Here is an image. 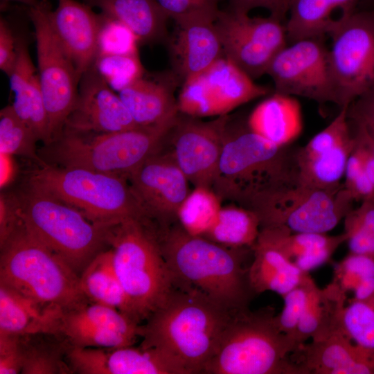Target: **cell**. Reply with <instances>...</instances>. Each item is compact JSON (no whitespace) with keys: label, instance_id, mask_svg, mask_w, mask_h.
<instances>
[{"label":"cell","instance_id":"f546056e","mask_svg":"<svg viewBox=\"0 0 374 374\" xmlns=\"http://www.w3.org/2000/svg\"><path fill=\"white\" fill-rule=\"evenodd\" d=\"M247 122L251 131L278 146L290 145L303 129L297 100L275 91L253 109Z\"/></svg>","mask_w":374,"mask_h":374},{"label":"cell","instance_id":"f5cc1de1","mask_svg":"<svg viewBox=\"0 0 374 374\" xmlns=\"http://www.w3.org/2000/svg\"><path fill=\"white\" fill-rule=\"evenodd\" d=\"M357 8L374 10V0H361Z\"/></svg>","mask_w":374,"mask_h":374},{"label":"cell","instance_id":"7402d4cb","mask_svg":"<svg viewBox=\"0 0 374 374\" xmlns=\"http://www.w3.org/2000/svg\"><path fill=\"white\" fill-rule=\"evenodd\" d=\"M292 359L302 374H374V348L355 343L344 329L305 343Z\"/></svg>","mask_w":374,"mask_h":374},{"label":"cell","instance_id":"f907efd6","mask_svg":"<svg viewBox=\"0 0 374 374\" xmlns=\"http://www.w3.org/2000/svg\"><path fill=\"white\" fill-rule=\"evenodd\" d=\"M344 220L356 224L374 235V204L366 202L357 210H350Z\"/></svg>","mask_w":374,"mask_h":374},{"label":"cell","instance_id":"ba28073f","mask_svg":"<svg viewBox=\"0 0 374 374\" xmlns=\"http://www.w3.org/2000/svg\"><path fill=\"white\" fill-rule=\"evenodd\" d=\"M28 184L78 210L91 221L113 226L128 219H150L125 176L43 162Z\"/></svg>","mask_w":374,"mask_h":374},{"label":"cell","instance_id":"3957f363","mask_svg":"<svg viewBox=\"0 0 374 374\" xmlns=\"http://www.w3.org/2000/svg\"><path fill=\"white\" fill-rule=\"evenodd\" d=\"M296 150L265 140L247 122L231 128L228 118L211 189L221 201L253 211L276 193L298 183Z\"/></svg>","mask_w":374,"mask_h":374},{"label":"cell","instance_id":"f6af8a7d","mask_svg":"<svg viewBox=\"0 0 374 374\" xmlns=\"http://www.w3.org/2000/svg\"><path fill=\"white\" fill-rule=\"evenodd\" d=\"M350 125L374 137V89L360 96L347 108Z\"/></svg>","mask_w":374,"mask_h":374},{"label":"cell","instance_id":"836d02e7","mask_svg":"<svg viewBox=\"0 0 374 374\" xmlns=\"http://www.w3.org/2000/svg\"><path fill=\"white\" fill-rule=\"evenodd\" d=\"M21 374H71L66 362L68 344L60 336L37 333L19 336Z\"/></svg>","mask_w":374,"mask_h":374},{"label":"cell","instance_id":"d6986e66","mask_svg":"<svg viewBox=\"0 0 374 374\" xmlns=\"http://www.w3.org/2000/svg\"><path fill=\"white\" fill-rule=\"evenodd\" d=\"M136 126L139 125L118 94L109 87L92 65L81 77L75 103L62 131L101 134Z\"/></svg>","mask_w":374,"mask_h":374},{"label":"cell","instance_id":"ab89813d","mask_svg":"<svg viewBox=\"0 0 374 374\" xmlns=\"http://www.w3.org/2000/svg\"><path fill=\"white\" fill-rule=\"evenodd\" d=\"M342 323L353 341L374 348V294L364 300L350 299L344 308Z\"/></svg>","mask_w":374,"mask_h":374},{"label":"cell","instance_id":"277c9868","mask_svg":"<svg viewBox=\"0 0 374 374\" xmlns=\"http://www.w3.org/2000/svg\"><path fill=\"white\" fill-rule=\"evenodd\" d=\"M158 229L152 220L132 218L112 226L108 233L114 269L139 323L164 302L174 286Z\"/></svg>","mask_w":374,"mask_h":374},{"label":"cell","instance_id":"ac0fdd59","mask_svg":"<svg viewBox=\"0 0 374 374\" xmlns=\"http://www.w3.org/2000/svg\"><path fill=\"white\" fill-rule=\"evenodd\" d=\"M142 330L141 323L119 310L89 303L62 312L56 335L72 347L118 348L133 346L141 339Z\"/></svg>","mask_w":374,"mask_h":374},{"label":"cell","instance_id":"c3c4849f","mask_svg":"<svg viewBox=\"0 0 374 374\" xmlns=\"http://www.w3.org/2000/svg\"><path fill=\"white\" fill-rule=\"evenodd\" d=\"M19 42L14 35L8 23L0 19V69L10 76L15 66L18 56Z\"/></svg>","mask_w":374,"mask_h":374},{"label":"cell","instance_id":"e575fe53","mask_svg":"<svg viewBox=\"0 0 374 374\" xmlns=\"http://www.w3.org/2000/svg\"><path fill=\"white\" fill-rule=\"evenodd\" d=\"M355 145L354 136L314 157L297 159L298 182L312 187H340L348 159Z\"/></svg>","mask_w":374,"mask_h":374},{"label":"cell","instance_id":"1f68e13d","mask_svg":"<svg viewBox=\"0 0 374 374\" xmlns=\"http://www.w3.org/2000/svg\"><path fill=\"white\" fill-rule=\"evenodd\" d=\"M252 249L249 279L256 295L271 291L283 296L297 286L307 274L267 243L257 240Z\"/></svg>","mask_w":374,"mask_h":374},{"label":"cell","instance_id":"4316f807","mask_svg":"<svg viewBox=\"0 0 374 374\" xmlns=\"http://www.w3.org/2000/svg\"><path fill=\"white\" fill-rule=\"evenodd\" d=\"M361 0H294L285 23L288 44L333 34Z\"/></svg>","mask_w":374,"mask_h":374},{"label":"cell","instance_id":"ee69618b","mask_svg":"<svg viewBox=\"0 0 374 374\" xmlns=\"http://www.w3.org/2000/svg\"><path fill=\"white\" fill-rule=\"evenodd\" d=\"M172 20L197 16H217L222 0H154Z\"/></svg>","mask_w":374,"mask_h":374},{"label":"cell","instance_id":"7dc6e473","mask_svg":"<svg viewBox=\"0 0 374 374\" xmlns=\"http://www.w3.org/2000/svg\"><path fill=\"white\" fill-rule=\"evenodd\" d=\"M293 1L294 0H229V8L244 14H249L255 8H264L269 12V15L284 21Z\"/></svg>","mask_w":374,"mask_h":374},{"label":"cell","instance_id":"52a82bcc","mask_svg":"<svg viewBox=\"0 0 374 374\" xmlns=\"http://www.w3.org/2000/svg\"><path fill=\"white\" fill-rule=\"evenodd\" d=\"M0 248V283L63 312L90 303L81 289L80 276L31 235L20 219Z\"/></svg>","mask_w":374,"mask_h":374},{"label":"cell","instance_id":"8fae6325","mask_svg":"<svg viewBox=\"0 0 374 374\" xmlns=\"http://www.w3.org/2000/svg\"><path fill=\"white\" fill-rule=\"evenodd\" d=\"M353 199L343 184L323 189L298 182L276 193L253 211L260 228L282 226L292 232L327 233L349 213Z\"/></svg>","mask_w":374,"mask_h":374},{"label":"cell","instance_id":"4fadbf2b","mask_svg":"<svg viewBox=\"0 0 374 374\" xmlns=\"http://www.w3.org/2000/svg\"><path fill=\"white\" fill-rule=\"evenodd\" d=\"M179 112L196 118L219 117L270 93L225 56L181 84Z\"/></svg>","mask_w":374,"mask_h":374},{"label":"cell","instance_id":"83f0119b","mask_svg":"<svg viewBox=\"0 0 374 374\" xmlns=\"http://www.w3.org/2000/svg\"><path fill=\"white\" fill-rule=\"evenodd\" d=\"M346 301V293L333 280L323 288L313 283L294 338L297 350L310 339H321L344 329Z\"/></svg>","mask_w":374,"mask_h":374},{"label":"cell","instance_id":"7bdbcfd3","mask_svg":"<svg viewBox=\"0 0 374 374\" xmlns=\"http://www.w3.org/2000/svg\"><path fill=\"white\" fill-rule=\"evenodd\" d=\"M371 277H374V258L349 253L335 266L333 280L347 293Z\"/></svg>","mask_w":374,"mask_h":374},{"label":"cell","instance_id":"d4e9b609","mask_svg":"<svg viewBox=\"0 0 374 374\" xmlns=\"http://www.w3.org/2000/svg\"><path fill=\"white\" fill-rule=\"evenodd\" d=\"M278 250L302 271L310 273L328 262L339 247L346 242L344 233L292 232L282 226L261 227L258 239Z\"/></svg>","mask_w":374,"mask_h":374},{"label":"cell","instance_id":"f1b7e54d","mask_svg":"<svg viewBox=\"0 0 374 374\" xmlns=\"http://www.w3.org/2000/svg\"><path fill=\"white\" fill-rule=\"evenodd\" d=\"M62 312L0 283V335H56Z\"/></svg>","mask_w":374,"mask_h":374},{"label":"cell","instance_id":"f35d334b","mask_svg":"<svg viewBox=\"0 0 374 374\" xmlns=\"http://www.w3.org/2000/svg\"><path fill=\"white\" fill-rule=\"evenodd\" d=\"M93 66L109 87L118 93L145 73L139 54L97 56Z\"/></svg>","mask_w":374,"mask_h":374},{"label":"cell","instance_id":"7c38bea8","mask_svg":"<svg viewBox=\"0 0 374 374\" xmlns=\"http://www.w3.org/2000/svg\"><path fill=\"white\" fill-rule=\"evenodd\" d=\"M330 37L335 104L341 108L374 89V10L357 8Z\"/></svg>","mask_w":374,"mask_h":374},{"label":"cell","instance_id":"4dcf8cb0","mask_svg":"<svg viewBox=\"0 0 374 374\" xmlns=\"http://www.w3.org/2000/svg\"><path fill=\"white\" fill-rule=\"evenodd\" d=\"M107 17L119 21L137 37L140 44L166 42L170 19L154 0H86Z\"/></svg>","mask_w":374,"mask_h":374},{"label":"cell","instance_id":"db71d44e","mask_svg":"<svg viewBox=\"0 0 374 374\" xmlns=\"http://www.w3.org/2000/svg\"><path fill=\"white\" fill-rule=\"evenodd\" d=\"M3 2L17 1L27 5L28 7L36 4L39 0H1Z\"/></svg>","mask_w":374,"mask_h":374},{"label":"cell","instance_id":"d6a6232c","mask_svg":"<svg viewBox=\"0 0 374 374\" xmlns=\"http://www.w3.org/2000/svg\"><path fill=\"white\" fill-rule=\"evenodd\" d=\"M80 282L90 303L114 308L134 320L127 296L114 269L110 248L93 259L80 274Z\"/></svg>","mask_w":374,"mask_h":374},{"label":"cell","instance_id":"74e56055","mask_svg":"<svg viewBox=\"0 0 374 374\" xmlns=\"http://www.w3.org/2000/svg\"><path fill=\"white\" fill-rule=\"evenodd\" d=\"M38 139L33 130L8 105L0 112V152L6 156H21L37 165L44 161L37 151Z\"/></svg>","mask_w":374,"mask_h":374},{"label":"cell","instance_id":"5bb4252c","mask_svg":"<svg viewBox=\"0 0 374 374\" xmlns=\"http://www.w3.org/2000/svg\"><path fill=\"white\" fill-rule=\"evenodd\" d=\"M224 56L255 80L266 75L274 56L287 44L284 21L220 10L215 21Z\"/></svg>","mask_w":374,"mask_h":374},{"label":"cell","instance_id":"ffe728a7","mask_svg":"<svg viewBox=\"0 0 374 374\" xmlns=\"http://www.w3.org/2000/svg\"><path fill=\"white\" fill-rule=\"evenodd\" d=\"M71 374H188L179 363L154 348H78L69 346Z\"/></svg>","mask_w":374,"mask_h":374},{"label":"cell","instance_id":"bcb514c9","mask_svg":"<svg viewBox=\"0 0 374 374\" xmlns=\"http://www.w3.org/2000/svg\"><path fill=\"white\" fill-rule=\"evenodd\" d=\"M21 368L19 336L0 335V374L21 373Z\"/></svg>","mask_w":374,"mask_h":374},{"label":"cell","instance_id":"30bf717a","mask_svg":"<svg viewBox=\"0 0 374 374\" xmlns=\"http://www.w3.org/2000/svg\"><path fill=\"white\" fill-rule=\"evenodd\" d=\"M47 0L29 6L36 41L37 71L51 142L62 133L78 96L81 76L57 40L50 24Z\"/></svg>","mask_w":374,"mask_h":374},{"label":"cell","instance_id":"603a6c76","mask_svg":"<svg viewBox=\"0 0 374 374\" xmlns=\"http://www.w3.org/2000/svg\"><path fill=\"white\" fill-rule=\"evenodd\" d=\"M51 28L62 47L82 77L93 64L97 55L102 14L88 4L75 0H57L49 11Z\"/></svg>","mask_w":374,"mask_h":374},{"label":"cell","instance_id":"5b68a950","mask_svg":"<svg viewBox=\"0 0 374 374\" xmlns=\"http://www.w3.org/2000/svg\"><path fill=\"white\" fill-rule=\"evenodd\" d=\"M271 306L236 311L203 374H302L294 342L279 329Z\"/></svg>","mask_w":374,"mask_h":374},{"label":"cell","instance_id":"816d5d0a","mask_svg":"<svg viewBox=\"0 0 374 374\" xmlns=\"http://www.w3.org/2000/svg\"><path fill=\"white\" fill-rule=\"evenodd\" d=\"M353 300H364L374 294V277L366 278L361 282L353 291Z\"/></svg>","mask_w":374,"mask_h":374},{"label":"cell","instance_id":"7a4b0ae2","mask_svg":"<svg viewBox=\"0 0 374 374\" xmlns=\"http://www.w3.org/2000/svg\"><path fill=\"white\" fill-rule=\"evenodd\" d=\"M158 238L174 284L199 290L220 305L249 308L256 295L246 257L252 248H233L187 233L178 223L161 226Z\"/></svg>","mask_w":374,"mask_h":374},{"label":"cell","instance_id":"e0dca14e","mask_svg":"<svg viewBox=\"0 0 374 374\" xmlns=\"http://www.w3.org/2000/svg\"><path fill=\"white\" fill-rule=\"evenodd\" d=\"M148 215L161 226L177 222V212L190 192L189 181L169 151L161 149L127 177Z\"/></svg>","mask_w":374,"mask_h":374},{"label":"cell","instance_id":"d590c367","mask_svg":"<svg viewBox=\"0 0 374 374\" xmlns=\"http://www.w3.org/2000/svg\"><path fill=\"white\" fill-rule=\"evenodd\" d=\"M260 231V221L256 212L233 204L222 206L215 222L203 237L229 247L252 248Z\"/></svg>","mask_w":374,"mask_h":374},{"label":"cell","instance_id":"b9f144b4","mask_svg":"<svg viewBox=\"0 0 374 374\" xmlns=\"http://www.w3.org/2000/svg\"><path fill=\"white\" fill-rule=\"evenodd\" d=\"M314 282L310 273H307L297 286L282 296L284 305L276 315V323L281 332L294 342L297 326Z\"/></svg>","mask_w":374,"mask_h":374},{"label":"cell","instance_id":"9a60e30c","mask_svg":"<svg viewBox=\"0 0 374 374\" xmlns=\"http://www.w3.org/2000/svg\"><path fill=\"white\" fill-rule=\"evenodd\" d=\"M274 91L310 99L319 105L335 103L329 49L323 37L287 44L273 58L267 71Z\"/></svg>","mask_w":374,"mask_h":374},{"label":"cell","instance_id":"8d00e7d4","mask_svg":"<svg viewBox=\"0 0 374 374\" xmlns=\"http://www.w3.org/2000/svg\"><path fill=\"white\" fill-rule=\"evenodd\" d=\"M221 199L210 188L194 187L177 212V222L189 234L204 236L215 222Z\"/></svg>","mask_w":374,"mask_h":374},{"label":"cell","instance_id":"2e32d148","mask_svg":"<svg viewBox=\"0 0 374 374\" xmlns=\"http://www.w3.org/2000/svg\"><path fill=\"white\" fill-rule=\"evenodd\" d=\"M229 115L204 121L179 113L168 150L194 187L211 188L221 156Z\"/></svg>","mask_w":374,"mask_h":374},{"label":"cell","instance_id":"6da1fadb","mask_svg":"<svg viewBox=\"0 0 374 374\" xmlns=\"http://www.w3.org/2000/svg\"><path fill=\"white\" fill-rule=\"evenodd\" d=\"M235 312L197 290L174 284L164 302L142 324L140 346L162 351L188 374H202Z\"/></svg>","mask_w":374,"mask_h":374},{"label":"cell","instance_id":"cb8c5ba5","mask_svg":"<svg viewBox=\"0 0 374 374\" xmlns=\"http://www.w3.org/2000/svg\"><path fill=\"white\" fill-rule=\"evenodd\" d=\"M181 82L171 71L145 74L118 93L139 126L158 124L175 118L179 114L175 91Z\"/></svg>","mask_w":374,"mask_h":374},{"label":"cell","instance_id":"681fc988","mask_svg":"<svg viewBox=\"0 0 374 374\" xmlns=\"http://www.w3.org/2000/svg\"><path fill=\"white\" fill-rule=\"evenodd\" d=\"M344 234L349 253L374 258V235L364 229L344 220Z\"/></svg>","mask_w":374,"mask_h":374},{"label":"cell","instance_id":"9c48e42d","mask_svg":"<svg viewBox=\"0 0 374 374\" xmlns=\"http://www.w3.org/2000/svg\"><path fill=\"white\" fill-rule=\"evenodd\" d=\"M15 201L26 231L79 276L106 249L112 226L95 223L78 210L30 186Z\"/></svg>","mask_w":374,"mask_h":374},{"label":"cell","instance_id":"484cf974","mask_svg":"<svg viewBox=\"0 0 374 374\" xmlns=\"http://www.w3.org/2000/svg\"><path fill=\"white\" fill-rule=\"evenodd\" d=\"M8 78L14 94L11 105L14 112L33 130L39 141L45 145L50 144L48 120L37 69L24 42H19L17 62Z\"/></svg>","mask_w":374,"mask_h":374},{"label":"cell","instance_id":"60d3db41","mask_svg":"<svg viewBox=\"0 0 374 374\" xmlns=\"http://www.w3.org/2000/svg\"><path fill=\"white\" fill-rule=\"evenodd\" d=\"M102 14L98 38L97 56L137 55L140 44L137 37L125 25Z\"/></svg>","mask_w":374,"mask_h":374},{"label":"cell","instance_id":"8992f818","mask_svg":"<svg viewBox=\"0 0 374 374\" xmlns=\"http://www.w3.org/2000/svg\"><path fill=\"white\" fill-rule=\"evenodd\" d=\"M177 117L158 124L109 133L62 131L39 154L48 164L127 177L162 148Z\"/></svg>","mask_w":374,"mask_h":374},{"label":"cell","instance_id":"11a10c76","mask_svg":"<svg viewBox=\"0 0 374 374\" xmlns=\"http://www.w3.org/2000/svg\"></svg>","mask_w":374,"mask_h":374},{"label":"cell","instance_id":"44dd1931","mask_svg":"<svg viewBox=\"0 0 374 374\" xmlns=\"http://www.w3.org/2000/svg\"><path fill=\"white\" fill-rule=\"evenodd\" d=\"M216 17L197 15L173 20L174 30L166 42L172 71L181 84L224 56Z\"/></svg>","mask_w":374,"mask_h":374}]
</instances>
